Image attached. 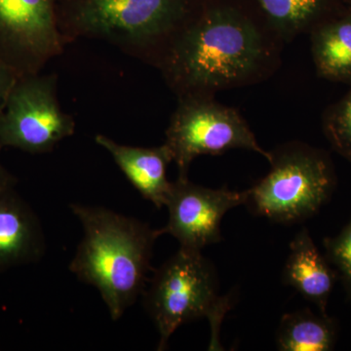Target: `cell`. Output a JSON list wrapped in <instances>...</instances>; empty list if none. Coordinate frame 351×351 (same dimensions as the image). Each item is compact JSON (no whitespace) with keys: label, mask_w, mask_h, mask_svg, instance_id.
I'll use <instances>...</instances> for the list:
<instances>
[{"label":"cell","mask_w":351,"mask_h":351,"mask_svg":"<svg viewBox=\"0 0 351 351\" xmlns=\"http://www.w3.org/2000/svg\"><path fill=\"white\" fill-rule=\"evenodd\" d=\"M284 43L252 0H197L157 69L178 99L215 97L267 80Z\"/></svg>","instance_id":"1"},{"label":"cell","mask_w":351,"mask_h":351,"mask_svg":"<svg viewBox=\"0 0 351 351\" xmlns=\"http://www.w3.org/2000/svg\"><path fill=\"white\" fill-rule=\"evenodd\" d=\"M69 208L83 228L69 270L99 291L117 321L144 292L154 243L162 233L107 208L78 203Z\"/></svg>","instance_id":"2"},{"label":"cell","mask_w":351,"mask_h":351,"mask_svg":"<svg viewBox=\"0 0 351 351\" xmlns=\"http://www.w3.org/2000/svg\"><path fill=\"white\" fill-rule=\"evenodd\" d=\"M197 0H57L66 43L100 39L157 66Z\"/></svg>","instance_id":"3"},{"label":"cell","mask_w":351,"mask_h":351,"mask_svg":"<svg viewBox=\"0 0 351 351\" xmlns=\"http://www.w3.org/2000/svg\"><path fill=\"white\" fill-rule=\"evenodd\" d=\"M270 170L247 191V206L258 216L293 223L313 216L336 188V173L326 152L301 142L270 152Z\"/></svg>","instance_id":"4"},{"label":"cell","mask_w":351,"mask_h":351,"mask_svg":"<svg viewBox=\"0 0 351 351\" xmlns=\"http://www.w3.org/2000/svg\"><path fill=\"white\" fill-rule=\"evenodd\" d=\"M144 291V304L159 332L157 350H164L178 328L206 317L213 341L230 309L228 298L219 295L211 262L201 251L181 248L154 271Z\"/></svg>","instance_id":"5"},{"label":"cell","mask_w":351,"mask_h":351,"mask_svg":"<svg viewBox=\"0 0 351 351\" xmlns=\"http://www.w3.org/2000/svg\"><path fill=\"white\" fill-rule=\"evenodd\" d=\"M164 144L172 154L179 178H188L191 162L199 156H219L240 149L257 152L267 161L271 156L258 144L239 110L209 96L178 99Z\"/></svg>","instance_id":"6"},{"label":"cell","mask_w":351,"mask_h":351,"mask_svg":"<svg viewBox=\"0 0 351 351\" xmlns=\"http://www.w3.org/2000/svg\"><path fill=\"white\" fill-rule=\"evenodd\" d=\"M75 122L58 100V76H19L0 115V149L46 154L75 134Z\"/></svg>","instance_id":"7"},{"label":"cell","mask_w":351,"mask_h":351,"mask_svg":"<svg viewBox=\"0 0 351 351\" xmlns=\"http://www.w3.org/2000/svg\"><path fill=\"white\" fill-rule=\"evenodd\" d=\"M66 44L57 0H0V60L18 75L41 73Z\"/></svg>","instance_id":"8"},{"label":"cell","mask_w":351,"mask_h":351,"mask_svg":"<svg viewBox=\"0 0 351 351\" xmlns=\"http://www.w3.org/2000/svg\"><path fill=\"white\" fill-rule=\"evenodd\" d=\"M247 191H234L223 186L209 189L193 184L188 178L173 182L167 205L169 219L161 228L179 241L181 248L202 251L221 241V223L233 208L246 204Z\"/></svg>","instance_id":"9"},{"label":"cell","mask_w":351,"mask_h":351,"mask_svg":"<svg viewBox=\"0 0 351 351\" xmlns=\"http://www.w3.org/2000/svg\"><path fill=\"white\" fill-rule=\"evenodd\" d=\"M95 142L112 156L119 169L145 199L151 201L158 209L166 207L173 186L167 179V168L173 162L167 145L131 147L119 144L101 134L95 137Z\"/></svg>","instance_id":"10"},{"label":"cell","mask_w":351,"mask_h":351,"mask_svg":"<svg viewBox=\"0 0 351 351\" xmlns=\"http://www.w3.org/2000/svg\"><path fill=\"white\" fill-rule=\"evenodd\" d=\"M45 239L38 217L14 189L0 193V271L38 262Z\"/></svg>","instance_id":"11"},{"label":"cell","mask_w":351,"mask_h":351,"mask_svg":"<svg viewBox=\"0 0 351 351\" xmlns=\"http://www.w3.org/2000/svg\"><path fill=\"white\" fill-rule=\"evenodd\" d=\"M283 277L288 285L315 304L320 313L327 314L328 302L338 276L306 228H302L291 242Z\"/></svg>","instance_id":"12"},{"label":"cell","mask_w":351,"mask_h":351,"mask_svg":"<svg viewBox=\"0 0 351 351\" xmlns=\"http://www.w3.org/2000/svg\"><path fill=\"white\" fill-rule=\"evenodd\" d=\"M318 76L351 85V7L346 5L309 32Z\"/></svg>","instance_id":"13"},{"label":"cell","mask_w":351,"mask_h":351,"mask_svg":"<svg viewBox=\"0 0 351 351\" xmlns=\"http://www.w3.org/2000/svg\"><path fill=\"white\" fill-rule=\"evenodd\" d=\"M284 43H291L332 14L348 0H252Z\"/></svg>","instance_id":"14"},{"label":"cell","mask_w":351,"mask_h":351,"mask_svg":"<svg viewBox=\"0 0 351 351\" xmlns=\"http://www.w3.org/2000/svg\"><path fill=\"white\" fill-rule=\"evenodd\" d=\"M336 341L334 319L309 309L284 314L277 332V346L282 351H330Z\"/></svg>","instance_id":"15"},{"label":"cell","mask_w":351,"mask_h":351,"mask_svg":"<svg viewBox=\"0 0 351 351\" xmlns=\"http://www.w3.org/2000/svg\"><path fill=\"white\" fill-rule=\"evenodd\" d=\"M322 129L332 149L351 162V85L322 115Z\"/></svg>","instance_id":"16"},{"label":"cell","mask_w":351,"mask_h":351,"mask_svg":"<svg viewBox=\"0 0 351 351\" xmlns=\"http://www.w3.org/2000/svg\"><path fill=\"white\" fill-rule=\"evenodd\" d=\"M325 257L336 271L351 301V219L335 237L324 240Z\"/></svg>","instance_id":"17"},{"label":"cell","mask_w":351,"mask_h":351,"mask_svg":"<svg viewBox=\"0 0 351 351\" xmlns=\"http://www.w3.org/2000/svg\"><path fill=\"white\" fill-rule=\"evenodd\" d=\"M18 77L19 75L0 60V115Z\"/></svg>","instance_id":"18"},{"label":"cell","mask_w":351,"mask_h":351,"mask_svg":"<svg viewBox=\"0 0 351 351\" xmlns=\"http://www.w3.org/2000/svg\"><path fill=\"white\" fill-rule=\"evenodd\" d=\"M14 186H15V179L13 176L0 163V193L14 189Z\"/></svg>","instance_id":"19"},{"label":"cell","mask_w":351,"mask_h":351,"mask_svg":"<svg viewBox=\"0 0 351 351\" xmlns=\"http://www.w3.org/2000/svg\"><path fill=\"white\" fill-rule=\"evenodd\" d=\"M348 4L351 7V0H348Z\"/></svg>","instance_id":"20"}]
</instances>
